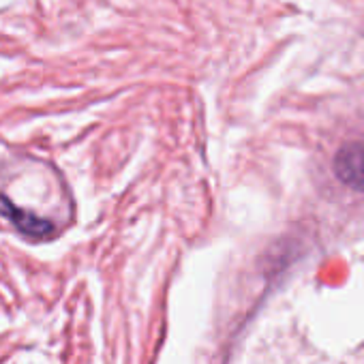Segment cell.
Segmentation results:
<instances>
[{"mask_svg":"<svg viewBox=\"0 0 364 364\" xmlns=\"http://www.w3.org/2000/svg\"><path fill=\"white\" fill-rule=\"evenodd\" d=\"M334 173L343 185L364 193V141L347 144L336 152Z\"/></svg>","mask_w":364,"mask_h":364,"instance_id":"7a4b0ae2","label":"cell"},{"mask_svg":"<svg viewBox=\"0 0 364 364\" xmlns=\"http://www.w3.org/2000/svg\"><path fill=\"white\" fill-rule=\"evenodd\" d=\"M0 217L9 221L22 236H26L31 240H48L54 236V223L50 219H43L35 213H28V210L16 206L3 193H0Z\"/></svg>","mask_w":364,"mask_h":364,"instance_id":"6da1fadb","label":"cell"}]
</instances>
